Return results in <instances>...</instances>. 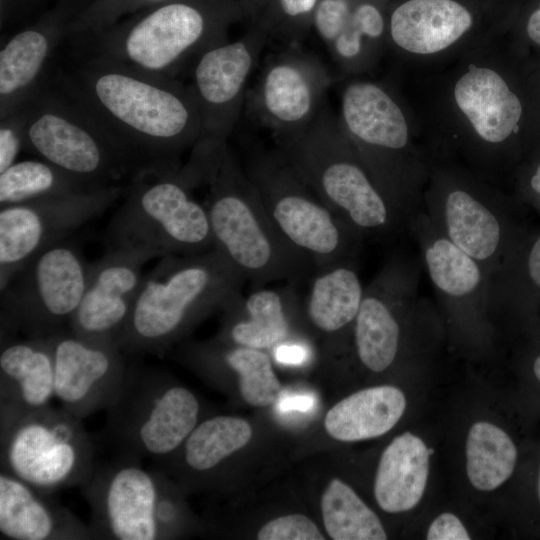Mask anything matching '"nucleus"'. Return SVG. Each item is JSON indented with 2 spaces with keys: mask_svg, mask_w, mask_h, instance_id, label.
Here are the masks:
<instances>
[{
  "mask_svg": "<svg viewBox=\"0 0 540 540\" xmlns=\"http://www.w3.org/2000/svg\"><path fill=\"white\" fill-rule=\"evenodd\" d=\"M511 52L495 39L441 69L405 76L410 90L402 89L430 157L455 160L499 187L525 117Z\"/></svg>",
  "mask_w": 540,
  "mask_h": 540,
  "instance_id": "1",
  "label": "nucleus"
},
{
  "mask_svg": "<svg viewBox=\"0 0 540 540\" xmlns=\"http://www.w3.org/2000/svg\"><path fill=\"white\" fill-rule=\"evenodd\" d=\"M149 172L177 171L201 135L190 84L89 55L55 78Z\"/></svg>",
  "mask_w": 540,
  "mask_h": 540,
  "instance_id": "2",
  "label": "nucleus"
},
{
  "mask_svg": "<svg viewBox=\"0 0 540 540\" xmlns=\"http://www.w3.org/2000/svg\"><path fill=\"white\" fill-rule=\"evenodd\" d=\"M189 160L207 186L205 205L220 251L253 288L285 280L299 284L315 272L313 264L291 247L271 222L256 186L227 142L198 140Z\"/></svg>",
  "mask_w": 540,
  "mask_h": 540,
  "instance_id": "3",
  "label": "nucleus"
},
{
  "mask_svg": "<svg viewBox=\"0 0 540 540\" xmlns=\"http://www.w3.org/2000/svg\"><path fill=\"white\" fill-rule=\"evenodd\" d=\"M337 115L375 183L410 228L424 211L431 157L402 88L393 81L349 77Z\"/></svg>",
  "mask_w": 540,
  "mask_h": 540,
  "instance_id": "4",
  "label": "nucleus"
},
{
  "mask_svg": "<svg viewBox=\"0 0 540 540\" xmlns=\"http://www.w3.org/2000/svg\"><path fill=\"white\" fill-rule=\"evenodd\" d=\"M244 281L215 248L161 257L144 274L118 346L129 355L165 353L198 320L241 296Z\"/></svg>",
  "mask_w": 540,
  "mask_h": 540,
  "instance_id": "5",
  "label": "nucleus"
},
{
  "mask_svg": "<svg viewBox=\"0 0 540 540\" xmlns=\"http://www.w3.org/2000/svg\"><path fill=\"white\" fill-rule=\"evenodd\" d=\"M311 190L364 240L409 238L406 220L375 183L338 119L326 104L300 135L279 146Z\"/></svg>",
  "mask_w": 540,
  "mask_h": 540,
  "instance_id": "6",
  "label": "nucleus"
},
{
  "mask_svg": "<svg viewBox=\"0 0 540 540\" xmlns=\"http://www.w3.org/2000/svg\"><path fill=\"white\" fill-rule=\"evenodd\" d=\"M237 10L223 0H171L128 16L103 31L77 39L90 55L152 74L177 78L210 47L228 41Z\"/></svg>",
  "mask_w": 540,
  "mask_h": 540,
  "instance_id": "7",
  "label": "nucleus"
},
{
  "mask_svg": "<svg viewBox=\"0 0 540 540\" xmlns=\"http://www.w3.org/2000/svg\"><path fill=\"white\" fill-rule=\"evenodd\" d=\"M24 150L101 189L149 172L55 79L28 103Z\"/></svg>",
  "mask_w": 540,
  "mask_h": 540,
  "instance_id": "8",
  "label": "nucleus"
},
{
  "mask_svg": "<svg viewBox=\"0 0 540 540\" xmlns=\"http://www.w3.org/2000/svg\"><path fill=\"white\" fill-rule=\"evenodd\" d=\"M200 187L187 164L177 171L139 175L126 184L124 202L106 230L107 247H130L166 255H192L214 248Z\"/></svg>",
  "mask_w": 540,
  "mask_h": 540,
  "instance_id": "9",
  "label": "nucleus"
},
{
  "mask_svg": "<svg viewBox=\"0 0 540 540\" xmlns=\"http://www.w3.org/2000/svg\"><path fill=\"white\" fill-rule=\"evenodd\" d=\"M424 212L488 277L516 245L507 195L455 160L431 158Z\"/></svg>",
  "mask_w": 540,
  "mask_h": 540,
  "instance_id": "10",
  "label": "nucleus"
},
{
  "mask_svg": "<svg viewBox=\"0 0 540 540\" xmlns=\"http://www.w3.org/2000/svg\"><path fill=\"white\" fill-rule=\"evenodd\" d=\"M200 410L188 388L155 367L131 364L106 409L104 433L118 456L157 463L183 444L198 425Z\"/></svg>",
  "mask_w": 540,
  "mask_h": 540,
  "instance_id": "11",
  "label": "nucleus"
},
{
  "mask_svg": "<svg viewBox=\"0 0 540 540\" xmlns=\"http://www.w3.org/2000/svg\"><path fill=\"white\" fill-rule=\"evenodd\" d=\"M245 171L276 230L315 271L358 260L364 239L323 203L279 150L256 156Z\"/></svg>",
  "mask_w": 540,
  "mask_h": 540,
  "instance_id": "12",
  "label": "nucleus"
},
{
  "mask_svg": "<svg viewBox=\"0 0 540 540\" xmlns=\"http://www.w3.org/2000/svg\"><path fill=\"white\" fill-rule=\"evenodd\" d=\"M0 463L1 471L50 495L89 479L94 445L81 419L49 405L0 418Z\"/></svg>",
  "mask_w": 540,
  "mask_h": 540,
  "instance_id": "13",
  "label": "nucleus"
},
{
  "mask_svg": "<svg viewBox=\"0 0 540 540\" xmlns=\"http://www.w3.org/2000/svg\"><path fill=\"white\" fill-rule=\"evenodd\" d=\"M90 265L66 240L31 259L1 289V342L17 332L46 338L68 329L83 297Z\"/></svg>",
  "mask_w": 540,
  "mask_h": 540,
  "instance_id": "14",
  "label": "nucleus"
},
{
  "mask_svg": "<svg viewBox=\"0 0 540 540\" xmlns=\"http://www.w3.org/2000/svg\"><path fill=\"white\" fill-rule=\"evenodd\" d=\"M424 265L420 254L395 249L365 286L355 320L356 355L368 370L380 373L398 359L409 325L434 319L432 304L420 294Z\"/></svg>",
  "mask_w": 540,
  "mask_h": 540,
  "instance_id": "15",
  "label": "nucleus"
},
{
  "mask_svg": "<svg viewBox=\"0 0 540 540\" xmlns=\"http://www.w3.org/2000/svg\"><path fill=\"white\" fill-rule=\"evenodd\" d=\"M387 24L388 53L403 76L441 69L500 35L464 0H404Z\"/></svg>",
  "mask_w": 540,
  "mask_h": 540,
  "instance_id": "16",
  "label": "nucleus"
},
{
  "mask_svg": "<svg viewBox=\"0 0 540 540\" xmlns=\"http://www.w3.org/2000/svg\"><path fill=\"white\" fill-rule=\"evenodd\" d=\"M125 186L0 207V290L39 253L110 208Z\"/></svg>",
  "mask_w": 540,
  "mask_h": 540,
  "instance_id": "17",
  "label": "nucleus"
},
{
  "mask_svg": "<svg viewBox=\"0 0 540 540\" xmlns=\"http://www.w3.org/2000/svg\"><path fill=\"white\" fill-rule=\"evenodd\" d=\"M165 474L141 460L118 456L95 465L80 487L91 512L93 539L159 540L157 511Z\"/></svg>",
  "mask_w": 540,
  "mask_h": 540,
  "instance_id": "18",
  "label": "nucleus"
},
{
  "mask_svg": "<svg viewBox=\"0 0 540 540\" xmlns=\"http://www.w3.org/2000/svg\"><path fill=\"white\" fill-rule=\"evenodd\" d=\"M333 82L316 55L292 46L267 59L247 93V107L273 132L280 146L312 124L326 104L325 94Z\"/></svg>",
  "mask_w": 540,
  "mask_h": 540,
  "instance_id": "19",
  "label": "nucleus"
},
{
  "mask_svg": "<svg viewBox=\"0 0 540 540\" xmlns=\"http://www.w3.org/2000/svg\"><path fill=\"white\" fill-rule=\"evenodd\" d=\"M410 236L454 335L471 341L488 338L489 277L483 267L445 237L424 211L412 220Z\"/></svg>",
  "mask_w": 540,
  "mask_h": 540,
  "instance_id": "20",
  "label": "nucleus"
},
{
  "mask_svg": "<svg viewBox=\"0 0 540 540\" xmlns=\"http://www.w3.org/2000/svg\"><path fill=\"white\" fill-rule=\"evenodd\" d=\"M268 38V31L256 26L239 40L210 47L196 60L190 86L201 116L198 140L227 142L246 100L248 79Z\"/></svg>",
  "mask_w": 540,
  "mask_h": 540,
  "instance_id": "21",
  "label": "nucleus"
},
{
  "mask_svg": "<svg viewBox=\"0 0 540 540\" xmlns=\"http://www.w3.org/2000/svg\"><path fill=\"white\" fill-rule=\"evenodd\" d=\"M90 1L58 0L2 44L0 118L26 106L44 87L58 48Z\"/></svg>",
  "mask_w": 540,
  "mask_h": 540,
  "instance_id": "22",
  "label": "nucleus"
},
{
  "mask_svg": "<svg viewBox=\"0 0 540 540\" xmlns=\"http://www.w3.org/2000/svg\"><path fill=\"white\" fill-rule=\"evenodd\" d=\"M55 368V398L83 420L107 409L126 374L123 351L114 342L95 341L65 329L50 336Z\"/></svg>",
  "mask_w": 540,
  "mask_h": 540,
  "instance_id": "23",
  "label": "nucleus"
},
{
  "mask_svg": "<svg viewBox=\"0 0 540 540\" xmlns=\"http://www.w3.org/2000/svg\"><path fill=\"white\" fill-rule=\"evenodd\" d=\"M155 257L159 255L151 250L107 247L104 255L90 265L88 282L69 330L86 339L118 345L144 277L143 266Z\"/></svg>",
  "mask_w": 540,
  "mask_h": 540,
  "instance_id": "24",
  "label": "nucleus"
},
{
  "mask_svg": "<svg viewBox=\"0 0 540 540\" xmlns=\"http://www.w3.org/2000/svg\"><path fill=\"white\" fill-rule=\"evenodd\" d=\"M312 24L345 76L372 71L388 53V24L374 3L319 0Z\"/></svg>",
  "mask_w": 540,
  "mask_h": 540,
  "instance_id": "25",
  "label": "nucleus"
},
{
  "mask_svg": "<svg viewBox=\"0 0 540 540\" xmlns=\"http://www.w3.org/2000/svg\"><path fill=\"white\" fill-rule=\"evenodd\" d=\"M0 534L10 540H90V526L67 507L0 472Z\"/></svg>",
  "mask_w": 540,
  "mask_h": 540,
  "instance_id": "26",
  "label": "nucleus"
},
{
  "mask_svg": "<svg viewBox=\"0 0 540 540\" xmlns=\"http://www.w3.org/2000/svg\"><path fill=\"white\" fill-rule=\"evenodd\" d=\"M55 397L50 337L1 342L0 418L43 409Z\"/></svg>",
  "mask_w": 540,
  "mask_h": 540,
  "instance_id": "27",
  "label": "nucleus"
},
{
  "mask_svg": "<svg viewBox=\"0 0 540 540\" xmlns=\"http://www.w3.org/2000/svg\"><path fill=\"white\" fill-rule=\"evenodd\" d=\"M298 296L296 284L289 282L281 288H253L224 308L229 318L225 337L234 345L259 350L287 342L292 329L289 313Z\"/></svg>",
  "mask_w": 540,
  "mask_h": 540,
  "instance_id": "28",
  "label": "nucleus"
},
{
  "mask_svg": "<svg viewBox=\"0 0 540 540\" xmlns=\"http://www.w3.org/2000/svg\"><path fill=\"white\" fill-rule=\"evenodd\" d=\"M433 450L411 432L395 437L381 455L374 496L388 513L406 512L421 501L429 476Z\"/></svg>",
  "mask_w": 540,
  "mask_h": 540,
  "instance_id": "29",
  "label": "nucleus"
},
{
  "mask_svg": "<svg viewBox=\"0 0 540 540\" xmlns=\"http://www.w3.org/2000/svg\"><path fill=\"white\" fill-rule=\"evenodd\" d=\"M406 409V397L397 387L381 385L357 391L335 404L324 426L334 439L353 442L390 431Z\"/></svg>",
  "mask_w": 540,
  "mask_h": 540,
  "instance_id": "30",
  "label": "nucleus"
},
{
  "mask_svg": "<svg viewBox=\"0 0 540 540\" xmlns=\"http://www.w3.org/2000/svg\"><path fill=\"white\" fill-rule=\"evenodd\" d=\"M357 262L344 261L313 273L305 311L317 331L335 335L354 329L365 290Z\"/></svg>",
  "mask_w": 540,
  "mask_h": 540,
  "instance_id": "31",
  "label": "nucleus"
},
{
  "mask_svg": "<svg viewBox=\"0 0 540 540\" xmlns=\"http://www.w3.org/2000/svg\"><path fill=\"white\" fill-rule=\"evenodd\" d=\"M251 436L250 425L241 418L211 417L198 423L183 444L168 457L177 462L162 461L153 465L178 464L189 473L207 474L244 447Z\"/></svg>",
  "mask_w": 540,
  "mask_h": 540,
  "instance_id": "32",
  "label": "nucleus"
},
{
  "mask_svg": "<svg viewBox=\"0 0 540 540\" xmlns=\"http://www.w3.org/2000/svg\"><path fill=\"white\" fill-rule=\"evenodd\" d=\"M92 190L97 189L41 158L16 161L0 172V207Z\"/></svg>",
  "mask_w": 540,
  "mask_h": 540,
  "instance_id": "33",
  "label": "nucleus"
},
{
  "mask_svg": "<svg viewBox=\"0 0 540 540\" xmlns=\"http://www.w3.org/2000/svg\"><path fill=\"white\" fill-rule=\"evenodd\" d=\"M186 351L236 373L241 396L249 405L266 407L277 401L281 386L269 356L261 350L234 344H202Z\"/></svg>",
  "mask_w": 540,
  "mask_h": 540,
  "instance_id": "34",
  "label": "nucleus"
},
{
  "mask_svg": "<svg viewBox=\"0 0 540 540\" xmlns=\"http://www.w3.org/2000/svg\"><path fill=\"white\" fill-rule=\"evenodd\" d=\"M465 455L472 486L480 491H492L512 475L518 452L503 429L488 421H478L469 428Z\"/></svg>",
  "mask_w": 540,
  "mask_h": 540,
  "instance_id": "35",
  "label": "nucleus"
},
{
  "mask_svg": "<svg viewBox=\"0 0 540 540\" xmlns=\"http://www.w3.org/2000/svg\"><path fill=\"white\" fill-rule=\"evenodd\" d=\"M321 509L325 529L334 540L387 539L378 516L339 479H332L328 484Z\"/></svg>",
  "mask_w": 540,
  "mask_h": 540,
  "instance_id": "36",
  "label": "nucleus"
},
{
  "mask_svg": "<svg viewBox=\"0 0 540 540\" xmlns=\"http://www.w3.org/2000/svg\"><path fill=\"white\" fill-rule=\"evenodd\" d=\"M522 281L526 285L523 288L528 287L535 291H540V236L529 245L522 259L511 252L506 255L498 269L489 277L488 294L508 288ZM522 289L492 311L490 317Z\"/></svg>",
  "mask_w": 540,
  "mask_h": 540,
  "instance_id": "37",
  "label": "nucleus"
},
{
  "mask_svg": "<svg viewBox=\"0 0 540 540\" xmlns=\"http://www.w3.org/2000/svg\"><path fill=\"white\" fill-rule=\"evenodd\" d=\"M171 0H91L72 26L71 38L97 34L125 16Z\"/></svg>",
  "mask_w": 540,
  "mask_h": 540,
  "instance_id": "38",
  "label": "nucleus"
},
{
  "mask_svg": "<svg viewBox=\"0 0 540 540\" xmlns=\"http://www.w3.org/2000/svg\"><path fill=\"white\" fill-rule=\"evenodd\" d=\"M259 540H324L317 526L306 516L292 514L275 518L263 525Z\"/></svg>",
  "mask_w": 540,
  "mask_h": 540,
  "instance_id": "39",
  "label": "nucleus"
},
{
  "mask_svg": "<svg viewBox=\"0 0 540 540\" xmlns=\"http://www.w3.org/2000/svg\"><path fill=\"white\" fill-rule=\"evenodd\" d=\"M28 104L0 118V172L17 161L24 150Z\"/></svg>",
  "mask_w": 540,
  "mask_h": 540,
  "instance_id": "40",
  "label": "nucleus"
},
{
  "mask_svg": "<svg viewBox=\"0 0 540 540\" xmlns=\"http://www.w3.org/2000/svg\"><path fill=\"white\" fill-rule=\"evenodd\" d=\"M319 0H276L279 13L282 17V26L279 37L290 44H296L304 30L305 21L312 20L314 10Z\"/></svg>",
  "mask_w": 540,
  "mask_h": 540,
  "instance_id": "41",
  "label": "nucleus"
},
{
  "mask_svg": "<svg viewBox=\"0 0 540 540\" xmlns=\"http://www.w3.org/2000/svg\"><path fill=\"white\" fill-rule=\"evenodd\" d=\"M428 540H469L470 535L461 520L451 512L436 517L426 533Z\"/></svg>",
  "mask_w": 540,
  "mask_h": 540,
  "instance_id": "42",
  "label": "nucleus"
},
{
  "mask_svg": "<svg viewBox=\"0 0 540 540\" xmlns=\"http://www.w3.org/2000/svg\"><path fill=\"white\" fill-rule=\"evenodd\" d=\"M58 0H0V26H6L25 19L35 11Z\"/></svg>",
  "mask_w": 540,
  "mask_h": 540,
  "instance_id": "43",
  "label": "nucleus"
},
{
  "mask_svg": "<svg viewBox=\"0 0 540 540\" xmlns=\"http://www.w3.org/2000/svg\"><path fill=\"white\" fill-rule=\"evenodd\" d=\"M274 357L283 365L300 366L310 359L311 348L306 342L287 341L275 347Z\"/></svg>",
  "mask_w": 540,
  "mask_h": 540,
  "instance_id": "44",
  "label": "nucleus"
},
{
  "mask_svg": "<svg viewBox=\"0 0 540 540\" xmlns=\"http://www.w3.org/2000/svg\"><path fill=\"white\" fill-rule=\"evenodd\" d=\"M276 403V410L281 413H308L314 409L316 399L309 393H287L280 394Z\"/></svg>",
  "mask_w": 540,
  "mask_h": 540,
  "instance_id": "45",
  "label": "nucleus"
},
{
  "mask_svg": "<svg viewBox=\"0 0 540 540\" xmlns=\"http://www.w3.org/2000/svg\"><path fill=\"white\" fill-rule=\"evenodd\" d=\"M525 34L529 41L540 46V3L527 19Z\"/></svg>",
  "mask_w": 540,
  "mask_h": 540,
  "instance_id": "46",
  "label": "nucleus"
},
{
  "mask_svg": "<svg viewBox=\"0 0 540 540\" xmlns=\"http://www.w3.org/2000/svg\"><path fill=\"white\" fill-rule=\"evenodd\" d=\"M526 186L536 198L540 199V162L526 179Z\"/></svg>",
  "mask_w": 540,
  "mask_h": 540,
  "instance_id": "47",
  "label": "nucleus"
},
{
  "mask_svg": "<svg viewBox=\"0 0 540 540\" xmlns=\"http://www.w3.org/2000/svg\"><path fill=\"white\" fill-rule=\"evenodd\" d=\"M533 372L540 382V355H538L533 362Z\"/></svg>",
  "mask_w": 540,
  "mask_h": 540,
  "instance_id": "48",
  "label": "nucleus"
},
{
  "mask_svg": "<svg viewBox=\"0 0 540 540\" xmlns=\"http://www.w3.org/2000/svg\"><path fill=\"white\" fill-rule=\"evenodd\" d=\"M537 492H538V498L540 501V467H539V474H538V481H537Z\"/></svg>",
  "mask_w": 540,
  "mask_h": 540,
  "instance_id": "49",
  "label": "nucleus"
}]
</instances>
